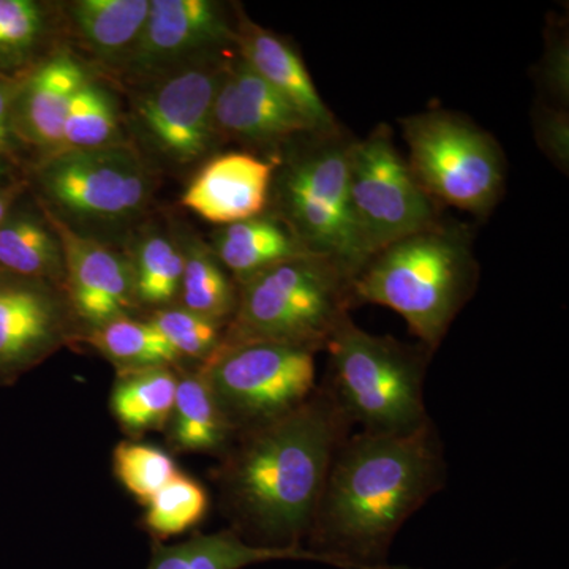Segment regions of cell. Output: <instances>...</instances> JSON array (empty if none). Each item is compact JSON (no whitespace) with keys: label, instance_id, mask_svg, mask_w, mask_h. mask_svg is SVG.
Instances as JSON below:
<instances>
[{"label":"cell","instance_id":"1f68e13d","mask_svg":"<svg viewBox=\"0 0 569 569\" xmlns=\"http://www.w3.org/2000/svg\"><path fill=\"white\" fill-rule=\"evenodd\" d=\"M112 470L127 492L141 505L179 473L170 452L138 440H123L112 452Z\"/></svg>","mask_w":569,"mask_h":569},{"label":"cell","instance_id":"6da1fadb","mask_svg":"<svg viewBox=\"0 0 569 569\" xmlns=\"http://www.w3.org/2000/svg\"><path fill=\"white\" fill-rule=\"evenodd\" d=\"M351 429L323 385L291 413L236 436L212 471L230 529L261 548L307 549L332 460Z\"/></svg>","mask_w":569,"mask_h":569},{"label":"cell","instance_id":"d6a6232c","mask_svg":"<svg viewBox=\"0 0 569 569\" xmlns=\"http://www.w3.org/2000/svg\"><path fill=\"white\" fill-rule=\"evenodd\" d=\"M17 78L0 74V160L21 170L24 149L21 148L13 129V99Z\"/></svg>","mask_w":569,"mask_h":569},{"label":"cell","instance_id":"7402d4cb","mask_svg":"<svg viewBox=\"0 0 569 569\" xmlns=\"http://www.w3.org/2000/svg\"><path fill=\"white\" fill-rule=\"evenodd\" d=\"M271 560H316L309 549H274L250 545L231 529L197 533L176 545L153 542L148 569H242ZM328 565V563H326Z\"/></svg>","mask_w":569,"mask_h":569},{"label":"cell","instance_id":"8992f818","mask_svg":"<svg viewBox=\"0 0 569 569\" xmlns=\"http://www.w3.org/2000/svg\"><path fill=\"white\" fill-rule=\"evenodd\" d=\"M351 142L325 134L296 152L274 174L277 217L307 252L328 258L348 277L372 260L350 194Z\"/></svg>","mask_w":569,"mask_h":569},{"label":"cell","instance_id":"5b68a950","mask_svg":"<svg viewBox=\"0 0 569 569\" xmlns=\"http://www.w3.org/2000/svg\"><path fill=\"white\" fill-rule=\"evenodd\" d=\"M329 389L351 426L362 432L406 433L425 425L430 351L358 328L350 317L326 342Z\"/></svg>","mask_w":569,"mask_h":569},{"label":"cell","instance_id":"4fadbf2b","mask_svg":"<svg viewBox=\"0 0 569 569\" xmlns=\"http://www.w3.org/2000/svg\"><path fill=\"white\" fill-rule=\"evenodd\" d=\"M236 43L222 7L209 0H153L148 18L122 69L157 78L208 58L217 48Z\"/></svg>","mask_w":569,"mask_h":569},{"label":"cell","instance_id":"e0dca14e","mask_svg":"<svg viewBox=\"0 0 569 569\" xmlns=\"http://www.w3.org/2000/svg\"><path fill=\"white\" fill-rule=\"evenodd\" d=\"M276 164L247 152L209 160L182 194V204L216 224L261 216L269 203Z\"/></svg>","mask_w":569,"mask_h":569},{"label":"cell","instance_id":"d4e9b609","mask_svg":"<svg viewBox=\"0 0 569 569\" xmlns=\"http://www.w3.org/2000/svg\"><path fill=\"white\" fill-rule=\"evenodd\" d=\"M81 340L107 358L116 372L174 367L182 362L173 347L148 320L133 317L118 318L86 331Z\"/></svg>","mask_w":569,"mask_h":569},{"label":"cell","instance_id":"9c48e42d","mask_svg":"<svg viewBox=\"0 0 569 569\" xmlns=\"http://www.w3.org/2000/svg\"><path fill=\"white\" fill-rule=\"evenodd\" d=\"M402 123L408 164L427 194L473 213H486L497 203L503 160L489 134L443 111L425 112Z\"/></svg>","mask_w":569,"mask_h":569},{"label":"cell","instance_id":"4316f807","mask_svg":"<svg viewBox=\"0 0 569 569\" xmlns=\"http://www.w3.org/2000/svg\"><path fill=\"white\" fill-rule=\"evenodd\" d=\"M130 264L138 306L156 307V310L173 306L181 291L182 247L167 234L144 236Z\"/></svg>","mask_w":569,"mask_h":569},{"label":"cell","instance_id":"d6986e66","mask_svg":"<svg viewBox=\"0 0 569 569\" xmlns=\"http://www.w3.org/2000/svg\"><path fill=\"white\" fill-rule=\"evenodd\" d=\"M22 194L0 223V271L58 284L66 290L61 239L41 208Z\"/></svg>","mask_w":569,"mask_h":569},{"label":"cell","instance_id":"52a82bcc","mask_svg":"<svg viewBox=\"0 0 569 569\" xmlns=\"http://www.w3.org/2000/svg\"><path fill=\"white\" fill-rule=\"evenodd\" d=\"M29 186L40 206L59 219L121 223L140 216L151 200L152 174L130 146L63 151L33 164Z\"/></svg>","mask_w":569,"mask_h":569},{"label":"cell","instance_id":"2e32d148","mask_svg":"<svg viewBox=\"0 0 569 569\" xmlns=\"http://www.w3.org/2000/svg\"><path fill=\"white\" fill-rule=\"evenodd\" d=\"M86 81L81 63L67 52L37 62L17 78L13 129L22 149H36L41 159L58 152L67 112Z\"/></svg>","mask_w":569,"mask_h":569},{"label":"cell","instance_id":"d590c367","mask_svg":"<svg viewBox=\"0 0 569 569\" xmlns=\"http://www.w3.org/2000/svg\"><path fill=\"white\" fill-rule=\"evenodd\" d=\"M28 179L22 178V176L0 183V223L3 222L7 213L10 212V209L20 200L22 194L28 192Z\"/></svg>","mask_w":569,"mask_h":569},{"label":"cell","instance_id":"484cf974","mask_svg":"<svg viewBox=\"0 0 569 569\" xmlns=\"http://www.w3.org/2000/svg\"><path fill=\"white\" fill-rule=\"evenodd\" d=\"M181 307L220 323H230L238 306V283L228 276L211 247L198 239L183 246Z\"/></svg>","mask_w":569,"mask_h":569},{"label":"cell","instance_id":"277c9868","mask_svg":"<svg viewBox=\"0 0 569 569\" xmlns=\"http://www.w3.org/2000/svg\"><path fill=\"white\" fill-rule=\"evenodd\" d=\"M355 305L353 279L317 254L272 266L238 284L223 346L290 343L318 351Z\"/></svg>","mask_w":569,"mask_h":569},{"label":"cell","instance_id":"83f0119b","mask_svg":"<svg viewBox=\"0 0 569 569\" xmlns=\"http://www.w3.org/2000/svg\"><path fill=\"white\" fill-rule=\"evenodd\" d=\"M144 508L142 529L153 542H163L201 523L208 515L209 493L198 479L179 471Z\"/></svg>","mask_w":569,"mask_h":569},{"label":"cell","instance_id":"f546056e","mask_svg":"<svg viewBox=\"0 0 569 569\" xmlns=\"http://www.w3.org/2000/svg\"><path fill=\"white\" fill-rule=\"evenodd\" d=\"M118 130L119 119L114 100L102 86L88 78L74 93L73 102L67 112L58 152L116 144Z\"/></svg>","mask_w":569,"mask_h":569},{"label":"cell","instance_id":"30bf717a","mask_svg":"<svg viewBox=\"0 0 569 569\" xmlns=\"http://www.w3.org/2000/svg\"><path fill=\"white\" fill-rule=\"evenodd\" d=\"M350 194L356 219L376 254L437 224L429 194L397 151L387 126L351 142Z\"/></svg>","mask_w":569,"mask_h":569},{"label":"cell","instance_id":"7a4b0ae2","mask_svg":"<svg viewBox=\"0 0 569 569\" xmlns=\"http://www.w3.org/2000/svg\"><path fill=\"white\" fill-rule=\"evenodd\" d=\"M447 477L443 441L430 418L411 432L348 437L332 460L307 549L340 569H411L391 567L389 549Z\"/></svg>","mask_w":569,"mask_h":569},{"label":"cell","instance_id":"603a6c76","mask_svg":"<svg viewBox=\"0 0 569 569\" xmlns=\"http://www.w3.org/2000/svg\"><path fill=\"white\" fill-rule=\"evenodd\" d=\"M110 397L112 417L130 440L164 432L173 411L179 372L173 367L116 372Z\"/></svg>","mask_w":569,"mask_h":569},{"label":"cell","instance_id":"836d02e7","mask_svg":"<svg viewBox=\"0 0 569 569\" xmlns=\"http://www.w3.org/2000/svg\"><path fill=\"white\" fill-rule=\"evenodd\" d=\"M539 140L560 163L568 162V118L561 112H546L539 118Z\"/></svg>","mask_w":569,"mask_h":569},{"label":"cell","instance_id":"7c38bea8","mask_svg":"<svg viewBox=\"0 0 569 569\" xmlns=\"http://www.w3.org/2000/svg\"><path fill=\"white\" fill-rule=\"evenodd\" d=\"M81 339L66 290L0 271V387Z\"/></svg>","mask_w":569,"mask_h":569},{"label":"cell","instance_id":"4dcf8cb0","mask_svg":"<svg viewBox=\"0 0 569 569\" xmlns=\"http://www.w3.org/2000/svg\"><path fill=\"white\" fill-rule=\"evenodd\" d=\"M148 321L173 347L181 361H192L194 367L206 365L223 346L227 325L181 306L153 310Z\"/></svg>","mask_w":569,"mask_h":569},{"label":"cell","instance_id":"ba28073f","mask_svg":"<svg viewBox=\"0 0 569 569\" xmlns=\"http://www.w3.org/2000/svg\"><path fill=\"white\" fill-rule=\"evenodd\" d=\"M316 353L290 343H238L198 369L236 437L291 413L316 392Z\"/></svg>","mask_w":569,"mask_h":569},{"label":"cell","instance_id":"8fae6325","mask_svg":"<svg viewBox=\"0 0 569 569\" xmlns=\"http://www.w3.org/2000/svg\"><path fill=\"white\" fill-rule=\"evenodd\" d=\"M224 67L209 59L153 78L134 102L142 140L164 162L190 164L211 151L217 138L213 103Z\"/></svg>","mask_w":569,"mask_h":569},{"label":"cell","instance_id":"44dd1931","mask_svg":"<svg viewBox=\"0 0 569 569\" xmlns=\"http://www.w3.org/2000/svg\"><path fill=\"white\" fill-rule=\"evenodd\" d=\"M164 432L174 452L220 458L233 443V430L198 367L179 372L174 407Z\"/></svg>","mask_w":569,"mask_h":569},{"label":"cell","instance_id":"cb8c5ba5","mask_svg":"<svg viewBox=\"0 0 569 569\" xmlns=\"http://www.w3.org/2000/svg\"><path fill=\"white\" fill-rule=\"evenodd\" d=\"M149 6V0H80L71 3V22L93 54L122 63L140 37Z\"/></svg>","mask_w":569,"mask_h":569},{"label":"cell","instance_id":"ac0fdd59","mask_svg":"<svg viewBox=\"0 0 569 569\" xmlns=\"http://www.w3.org/2000/svg\"><path fill=\"white\" fill-rule=\"evenodd\" d=\"M241 59L291 103L309 126L310 132L325 137L336 133V121L318 93L298 52L274 33L242 20L236 32Z\"/></svg>","mask_w":569,"mask_h":569},{"label":"cell","instance_id":"3957f363","mask_svg":"<svg viewBox=\"0 0 569 569\" xmlns=\"http://www.w3.org/2000/svg\"><path fill=\"white\" fill-rule=\"evenodd\" d=\"M477 279L470 246L460 231L438 224L373 254L353 280L355 302L388 307L432 353Z\"/></svg>","mask_w":569,"mask_h":569},{"label":"cell","instance_id":"5bb4252c","mask_svg":"<svg viewBox=\"0 0 569 569\" xmlns=\"http://www.w3.org/2000/svg\"><path fill=\"white\" fill-rule=\"evenodd\" d=\"M40 208L61 239L66 295L78 323L91 331L118 318L132 317L138 302L130 261Z\"/></svg>","mask_w":569,"mask_h":569},{"label":"cell","instance_id":"9a60e30c","mask_svg":"<svg viewBox=\"0 0 569 569\" xmlns=\"http://www.w3.org/2000/svg\"><path fill=\"white\" fill-rule=\"evenodd\" d=\"M217 133L247 144L272 146L312 133L302 116L241 58L224 67L213 103Z\"/></svg>","mask_w":569,"mask_h":569},{"label":"cell","instance_id":"ffe728a7","mask_svg":"<svg viewBox=\"0 0 569 569\" xmlns=\"http://www.w3.org/2000/svg\"><path fill=\"white\" fill-rule=\"evenodd\" d=\"M212 252L238 284L272 266L312 254L280 217L263 213L220 228L213 238Z\"/></svg>","mask_w":569,"mask_h":569},{"label":"cell","instance_id":"8d00e7d4","mask_svg":"<svg viewBox=\"0 0 569 569\" xmlns=\"http://www.w3.org/2000/svg\"><path fill=\"white\" fill-rule=\"evenodd\" d=\"M20 174V170L17 167L9 162H3L0 160V183L10 181V179L18 178Z\"/></svg>","mask_w":569,"mask_h":569},{"label":"cell","instance_id":"f1b7e54d","mask_svg":"<svg viewBox=\"0 0 569 569\" xmlns=\"http://www.w3.org/2000/svg\"><path fill=\"white\" fill-rule=\"evenodd\" d=\"M48 14L33 0H0V74L18 78L36 66Z\"/></svg>","mask_w":569,"mask_h":569},{"label":"cell","instance_id":"e575fe53","mask_svg":"<svg viewBox=\"0 0 569 569\" xmlns=\"http://www.w3.org/2000/svg\"><path fill=\"white\" fill-rule=\"evenodd\" d=\"M568 47L567 43L560 41L556 48L550 50V56L546 58V81L553 92L568 96Z\"/></svg>","mask_w":569,"mask_h":569}]
</instances>
